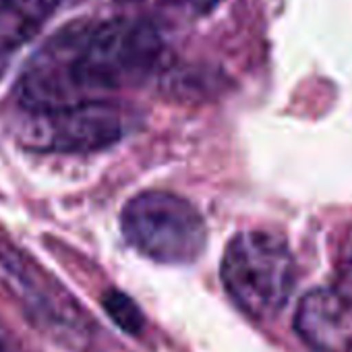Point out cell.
Returning a JSON list of instances; mask_svg holds the SVG:
<instances>
[{"instance_id": "obj_7", "label": "cell", "mask_w": 352, "mask_h": 352, "mask_svg": "<svg viewBox=\"0 0 352 352\" xmlns=\"http://www.w3.org/2000/svg\"><path fill=\"white\" fill-rule=\"evenodd\" d=\"M102 305L104 311L108 313V317L129 336H139L145 327V317L141 313V309L137 307V302L120 292V290H108L102 296Z\"/></svg>"}, {"instance_id": "obj_3", "label": "cell", "mask_w": 352, "mask_h": 352, "mask_svg": "<svg viewBox=\"0 0 352 352\" xmlns=\"http://www.w3.org/2000/svg\"><path fill=\"white\" fill-rule=\"evenodd\" d=\"M124 133L116 106L102 100H83L46 112H34L23 129V141L38 151L87 153L114 145Z\"/></svg>"}, {"instance_id": "obj_8", "label": "cell", "mask_w": 352, "mask_h": 352, "mask_svg": "<svg viewBox=\"0 0 352 352\" xmlns=\"http://www.w3.org/2000/svg\"><path fill=\"white\" fill-rule=\"evenodd\" d=\"M222 0H185V5L195 13V15H208L212 13Z\"/></svg>"}, {"instance_id": "obj_2", "label": "cell", "mask_w": 352, "mask_h": 352, "mask_svg": "<svg viewBox=\"0 0 352 352\" xmlns=\"http://www.w3.org/2000/svg\"><path fill=\"white\" fill-rule=\"evenodd\" d=\"M120 230L135 251L170 265L193 263L208 241L197 208L168 191H143L129 199L120 214Z\"/></svg>"}, {"instance_id": "obj_5", "label": "cell", "mask_w": 352, "mask_h": 352, "mask_svg": "<svg viewBox=\"0 0 352 352\" xmlns=\"http://www.w3.org/2000/svg\"><path fill=\"white\" fill-rule=\"evenodd\" d=\"M5 270L19 282V288L23 290L28 309L32 311L34 319L48 325L50 329H56L58 333H81L83 331V317L79 313V307H75L71 300L65 302L58 292H52L48 286H42V280L36 278L32 267L25 265L23 257H17L15 251H7L3 255Z\"/></svg>"}, {"instance_id": "obj_6", "label": "cell", "mask_w": 352, "mask_h": 352, "mask_svg": "<svg viewBox=\"0 0 352 352\" xmlns=\"http://www.w3.org/2000/svg\"><path fill=\"white\" fill-rule=\"evenodd\" d=\"M60 0H0V73L44 28Z\"/></svg>"}, {"instance_id": "obj_9", "label": "cell", "mask_w": 352, "mask_h": 352, "mask_svg": "<svg viewBox=\"0 0 352 352\" xmlns=\"http://www.w3.org/2000/svg\"><path fill=\"white\" fill-rule=\"evenodd\" d=\"M344 278L348 282V288L352 290V245L346 253V259H344Z\"/></svg>"}, {"instance_id": "obj_4", "label": "cell", "mask_w": 352, "mask_h": 352, "mask_svg": "<svg viewBox=\"0 0 352 352\" xmlns=\"http://www.w3.org/2000/svg\"><path fill=\"white\" fill-rule=\"evenodd\" d=\"M296 333L317 352H352V298L317 288L302 296L294 315Z\"/></svg>"}, {"instance_id": "obj_1", "label": "cell", "mask_w": 352, "mask_h": 352, "mask_svg": "<svg viewBox=\"0 0 352 352\" xmlns=\"http://www.w3.org/2000/svg\"><path fill=\"white\" fill-rule=\"evenodd\" d=\"M222 282L239 309L265 321L286 307L296 284V263L280 236L241 232L226 245Z\"/></svg>"}]
</instances>
